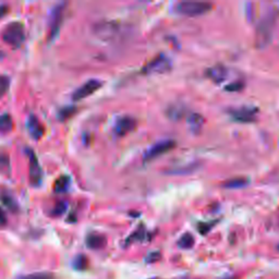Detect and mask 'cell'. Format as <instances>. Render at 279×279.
<instances>
[{"mask_svg":"<svg viewBox=\"0 0 279 279\" xmlns=\"http://www.w3.org/2000/svg\"><path fill=\"white\" fill-rule=\"evenodd\" d=\"M2 39L8 45L20 47L25 41V30L22 23L12 22L8 24L2 33Z\"/></svg>","mask_w":279,"mask_h":279,"instance_id":"1","label":"cell"},{"mask_svg":"<svg viewBox=\"0 0 279 279\" xmlns=\"http://www.w3.org/2000/svg\"><path fill=\"white\" fill-rule=\"evenodd\" d=\"M213 9V3L205 1H182L177 6L179 13L187 17H197L210 12Z\"/></svg>","mask_w":279,"mask_h":279,"instance_id":"2","label":"cell"},{"mask_svg":"<svg viewBox=\"0 0 279 279\" xmlns=\"http://www.w3.org/2000/svg\"><path fill=\"white\" fill-rule=\"evenodd\" d=\"M274 24H275V19L273 16L263 19L259 22L257 30V46L259 48L265 47L271 41Z\"/></svg>","mask_w":279,"mask_h":279,"instance_id":"3","label":"cell"},{"mask_svg":"<svg viewBox=\"0 0 279 279\" xmlns=\"http://www.w3.org/2000/svg\"><path fill=\"white\" fill-rule=\"evenodd\" d=\"M65 10V3H59L54 7L51 11L49 22V41H54L60 31L61 23L64 20V13Z\"/></svg>","mask_w":279,"mask_h":279,"instance_id":"4","label":"cell"},{"mask_svg":"<svg viewBox=\"0 0 279 279\" xmlns=\"http://www.w3.org/2000/svg\"><path fill=\"white\" fill-rule=\"evenodd\" d=\"M258 109L255 107H239L235 108V109L230 110V116L233 119L240 124H252V122L257 121L258 118Z\"/></svg>","mask_w":279,"mask_h":279,"instance_id":"5","label":"cell"},{"mask_svg":"<svg viewBox=\"0 0 279 279\" xmlns=\"http://www.w3.org/2000/svg\"><path fill=\"white\" fill-rule=\"evenodd\" d=\"M28 160H30V168H28V178L33 187H40L43 182V169L37 159L36 155L31 150H27Z\"/></svg>","mask_w":279,"mask_h":279,"instance_id":"6","label":"cell"},{"mask_svg":"<svg viewBox=\"0 0 279 279\" xmlns=\"http://www.w3.org/2000/svg\"><path fill=\"white\" fill-rule=\"evenodd\" d=\"M176 146V142L173 140H165L162 142H158L155 145L150 146V148L144 153V159L145 160H152L159 157L160 155L166 154L169 150H172Z\"/></svg>","mask_w":279,"mask_h":279,"instance_id":"7","label":"cell"},{"mask_svg":"<svg viewBox=\"0 0 279 279\" xmlns=\"http://www.w3.org/2000/svg\"><path fill=\"white\" fill-rule=\"evenodd\" d=\"M172 68V63L166 56L159 55L143 68L144 73H165Z\"/></svg>","mask_w":279,"mask_h":279,"instance_id":"8","label":"cell"},{"mask_svg":"<svg viewBox=\"0 0 279 279\" xmlns=\"http://www.w3.org/2000/svg\"><path fill=\"white\" fill-rule=\"evenodd\" d=\"M102 85L103 83L99 81V80L96 79L88 80L87 82H85L79 88L75 89L74 93L72 94V99L73 101H81V99L86 98L89 95L95 93L96 91H98V89L102 87Z\"/></svg>","mask_w":279,"mask_h":279,"instance_id":"9","label":"cell"},{"mask_svg":"<svg viewBox=\"0 0 279 279\" xmlns=\"http://www.w3.org/2000/svg\"><path fill=\"white\" fill-rule=\"evenodd\" d=\"M26 128L28 130V133L34 140H40L45 133V128L41 124L39 118L34 115H30L26 121Z\"/></svg>","mask_w":279,"mask_h":279,"instance_id":"10","label":"cell"},{"mask_svg":"<svg viewBox=\"0 0 279 279\" xmlns=\"http://www.w3.org/2000/svg\"><path fill=\"white\" fill-rule=\"evenodd\" d=\"M136 127V120L132 117H122L119 120L117 121L116 127H115V132L116 134L119 136L126 135L129 133V132L133 131Z\"/></svg>","mask_w":279,"mask_h":279,"instance_id":"11","label":"cell"},{"mask_svg":"<svg viewBox=\"0 0 279 279\" xmlns=\"http://www.w3.org/2000/svg\"><path fill=\"white\" fill-rule=\"evenodd\" d=\"M206 74H207V77L212 80V81H214L215 83L218 84V83L225 81L227 75H228V70H227L224 65L217 64L207 70Z\"/></svg>","mask_w":279,"mask_h":279,"instance_id":"12","label":"cell"},{"mask_svg":"<svg viewBox=\"0 0 279 279\" xmlns=\"http://www.w3.org/2000/svg\"><path fill=\"white\" fill-rule=\"evenodd\" d=\"M106 242L107 240L105 236L97 233L89 234L86 237V240H85V243H86L87 247L92 250L103 249L106 245Z\"/></svg>","mask_w":279,"mask_h":279,"instance_id":"13","label":"cell"},{"mask_svg":"<svg viewBox=\"0 0 279 279\" xmlns=\"http://www.w3.org/2000/svg\"><path fill=\"white\" fill-rule=\"evenodd\" d=\"M205 124V119L201 113L197 112H192L189 115L188 117V125L189 128H190L191 131L193 132H198L201 131V129L203 128Z\"/></svg>","mask_w":279,"mask_h":279,"instance_id":"14","label":"cell"},{"mask_svg":"<svg viewBox=\"0 0 279 279\" xmlns=\"http://www.w3.org/2000/svg\"><path fill=\"white\" fill-rule=\"evenodd\" d=\"M166 115L170 120L179 121L186 115V108L182 105H179V104H173V105H170L168 107V109L166 110Z\"/></svg>","mask_w":279,"mask_h":279,"instance_id":"15","label":"cell"},{"mask_svg":"<svg viewBox=\"0 0 279 279\" xmlns=\"http://www.w3.org/2000/svg\"><path fill=\"white\" fill-rule=\"evenodd\" d=\"M249 184V179L244 178V177H237V178H233L230 180L224 182V188L227 189H240V188H244L247 187Z\"/></svg>","mask_w":279,"mask_h":279,"instance_id":"16","label":"cell"},{"mask_svg":"<svg viewBox=\"0 0 279 279\" xmlns=\"http://www.w3.org/2000/svg\"><path fill=\"white\" fill-rule=\"evenodd\" d=\"M70 181L68 176H60L54 184V191L56 193H64L70 187Z\"/></svg>","mask_w":279,"mask_h":279,"instance_id":"17","label":"cell"},{"mask_svg":"<svg viewBox=\"0 0 279 279\" xmlns=\"http://www.w3.org/2000/svg\"><path fill=\"white\" fill-rule=\"evenodd\" d=\"M13 128V121L11 116L9 113H3L0 115V132L1 133H7L10 132Z\"/></svg>","mask_w":279,"mask_h":279,"instance_id":"18","label":"cell"},{"mask_svg":"<svg viewBox=\"0 0 279 279\" xmlns=\"http://www.w3.org/2000/svg\"><path fill=\"white\" fill-rule=\"evenodd\" d=\"M17 279H55V275L47 272H39L19 276Z\"/></svg>","mask_w":279,"mask_h":279,"instance_id":"19","label":"cell"},{"mask_svg":"<svg viewBox=\"0 0 279 279\" xmlns=\"http://www.w3.org/2000/svg\"><path fill=\"white\" fill-rule=\"evenodd\" d=\"M194 242H195L194 237H193L191 234H184L182 237L179 239L178 245L181 249L188 250V249H191L193 245H194Z\"/></svg>","mask_w":279,"mask_h":279,"instance_id":"20","label":"cell"},{"mask_svg":"<svg viewBox=\"0 0 279 279\" xmlns=\"http://www.w3.org/2000/svg\"><path fill=\"white\" fill-rule=\"evenodd\" d=\"M10 157L3 152H0V173H10Z\"/></svg>","mask_w":279,"mask_h":279,"instance_id":"21","label":"cell"},{"mask_svg":"<svg viewBox=\"0 0 279 279\" xmlns=\"http://www.w3.org/2000/svg\"><path fill=\"white\" fill-rule=\"evenodd\" d=\"M73 267L77 269V271H84L88 266V259L83 254H80L78 257H75L73 259Z\"/></svg>","mask_w":279,"mask_h":279,"instance_id":"22","label":"cell"},{"mask_svg":"<svg viewBox=\"0 0 279 279\" xmlns=\"http://www.w3.org/2000/svg\"><path fill=\"white\" fill-rule=\"evenodd\" d=\"M0 197H1V202L8 207L9 210L10 211L17 210V207H18L17 202L10 194H9V193H1V194H0Z\"/></svg>","mask_w":279,"mask_h":279,"instance_id":"23","label":"cell"},{"mask_svg":"<svg viewBox=\"0 0 279 279\" xmlns=\"http://www.w3.org/2000/svg\"><path fill=\"white\" fill-rule=\"evenodd\" d=\"M67 209H68L67 203L64 202V201H60L58 203H56V205L54 206L53 211H51V214H53V216H55V217L61 216V215L64 214Z\"/></svg>","mask_w":279,"mask_h":279,"instance_id":"24","label":"cell"},{"mask_svg":"<svg viewBox=\"0 0 279 279\" xmlns=\"http://www.w3.org/2000/svg\"><path fill=\"white\" fill-rule=\"evenodd\" d=\"M9 86H10V78L7 75H0V97L8 92Z\"/></svg>","mask_w":279,"mask_h":279,"instance_id":"25","label":"cell"},{"mask_svg":"<svg viewBox=\"0 0 279 279\" xmlns=\"http://www.w3.org/2000/svg\"><path fill=\"white\" fill-rule=\"evenodd\" d=\"M75 112V108L74 107H65V108H63L58 113V116H59V119L60 120H67L69 117H71L73 115V113Z\"/></svg>","mask_w":279,"mask_h":279,"instance_id":"26","label":"cell"},{"mask_svg":"<svg viewBox=\"0 0 279 279\" xmlns=\"http://www.w3.org/2000/svg\"><path fill=\"white\" fill-rule=\"evenodd\" d=\"M243 88V83L237 81V82H234V83H230L226 86V91L228 92H238L240 89Z\"/></svg>","mask_w":279,"mask_h":279,"instance_id":"27","label":"cell"},{"mask_svg":"<svg viewBox=\"0 0 279 279\" xmlns=\"http://www.w3.org/2000/svg\"><path fill=\"white\" fill-rule=\"evenodd\" d=\"M159 258H160V253L156 251V252L150 253L145 259L148 263H155V262H157Z\"/></svg>","mask_w":279,"mask_h":279,"instance_id":"28","label":"cell"},{"mask_svg":"<svg viewBox=\"0 0 279 279\" xmlns=\"http://www.w3.org/2000/svg\"><path fill=\"white\" fill-rule=\"evenodd\" d=\"M145 237V233H144V230L143 229H139L138 231H135V233L131 236L129 241L131 240H135V241H138V240H143Z\"/></svg>","mask_w":279,"mask_h":279,"instance_id":"29","label":"cell"},{"mask_svg":"<svg viewBox=\"0 0 279 279\" xmlns=\"http://www.w3.org/2000/svg\"><path fill=\"white\" fill-rule=\"evenodd\" d=\"M212 227H213V224H207V223L201 224L200 226H198V230H200V233L202 235H205L212 229Z\"/></svg>","mask_w":279,"mask_h":279,"instance_id":"30","label":"cell"},{"mask_svg":"<svg viewBox=\"0 0 279 279\" xmlns=\"http://www.w3.org/2000/svg\"><path fill=\"white\" fill-rule=\"evenodd\" d=\"M7 223H8V219H7L6 213L3 212V210L0 209V226H6Z\"/></svg>","mask_w":279,"mask_h":279,"instance_id":"31","label":"cell"},{"mask_svg":"<svg viewBox=\"0 0 279 279\" xmlns=\"http://www.w3.org/2000/svg\"><path fill=\"white\" fill-rule=\"evenodd\" d=\"M9 11V7L6 4H0V18H2L6 16Z\"/></svg>","mask_w":279,"mask_h":279,"instance_id":"32","label":"cell"},{"mask_svg":"<svg viewBox=\"0 0 279 279\" xmlns=\"http://www.w3.org/2000/svg\"><path fill=\"white\" fill-rule=\"evenodd\" d=\"M150 279H158V278H150Z\"/></svg>","mask_w":279,"mask_h":279,"instance_id":"33","label":"cell"},{"mask_svg":"<svg viewBox=\"0 0 279 279\" xmlns=\"http://www.w3.org/2000/svg\"><path fill=\"white\" fill-rule=\"evenodd\" d=\"M278 250H279V245H278Z\"/></svg>","mask_w":279,"mask_h":279,"instance_id":"34","label":"cell"}]
</instances>
